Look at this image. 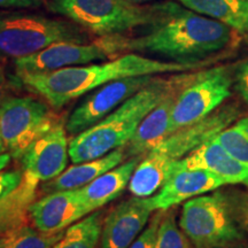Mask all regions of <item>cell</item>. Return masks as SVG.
I'll return each mask as SVG.
<instances>
[{
  "label": "cell",
  "mask_w": 248,
  "mask_h": 248,
  "mask_svg": "<svg viewBox=\"0 0 248 248\" xmlns=\"http://www.w3.org/2000/svg\"><path fill=\"white\" fill-rule=\"evenodd\" d=\"M151 8L150 22L141 26L138 35L102 37L111 54L141 52L179 63H200L226 47L233 36V29L226 24L177 2H160Z\"/></svg>",
  "instance_id": "1"
},
{
  "label": "cell",
  "mask_w": 248,
  "mask_h": 248,
  "mask_svg": "<svg viewBox=\"0 0 248 248\" xmlns=\"http://www.w3.org/2000/svg\"><path fill=\"white\" fill-rule=\"evenodd\" d=\"M200 63H179L125 53L100 64L68 67L44 74L17 76L22 85L37 93L54 108H61L88 92L123 78L153 76L159 74L184 73L202 66Z\"/></svg>",
  "instance_id": "2"
},
{
  "label": "cell",
  "mask_w": 248,
  "mask_h": 248,
  "mask_svg": "<svg viewBox=\"0 0 248 248\" xmlns=\"http://www.w3.org/2000/svg\"><path fill=\"white\" fill-rule=\"evenodd\" d=\"M178 85L179 82L175 79L170 82L154 78L109 115L74 136L69 142L71 162L75 164L99 159L125 146L145 116Z\"/></svg>",
  "instance_id": "3"
},
{
  "label": "cell",
  "mask_w": 248,
  "mask_h": 248,
  "mask_svg": "<svg viewBox=\"0 0 248 248\" xmlns=\"http://www.w3.org/2000/svg\"><path fill=\"white\" fill-rule=\"evenodd\" d=\"M88 30L70 20L28 12L0 11V57L20 59L59 42L85 44Z\"/></svg>",
  "instance_id": "4"
},
{
  "label": "cell",
  "mask_w": 248,
  "mask_h": 248,
  "mask_svg": "<svg viewBox=\"0 0 248 248\" xmlns=\"http://www.w3.org/2000/svg\"><path fill=\"white\" fill-rule=\"evenodd\" d=\"M51 12L101 37L122 35L150 22L152 8L128 0H47Z\"/></svg>",
  "instance_id": "5"
},
{
  "label": "cell",
  "mask_w": 248,
  "mask_h": 248,
  "mask_svg": "<svg viewBox=\"0 0 248 248\" xmlns=\"http://www.w3.org/2000/svg\"><path fill=\"white\" fill-rule=\"evenodd\" d=\"M179 228L194 248H214L246 239L235 222L225 192L198 195L183 204Z\"/></svg>",
  "instance_id": "6"
},
{
  "label": "cell",
  "mask_w": 248,
  "mask_h": 248,
  "mask_svg": "<svg viewBox=\"0 0 248 248\" xmlns=\"http://www.w3.org/2000/svg\"><path fill=\"white\" fill-rule=\"evenodd\" d=\"M233 80L228 67L210 68L190 77L176 95L171 114V133L204 119L231 95Z\"/></svg>",
  "instance_id": "7"
},
{
  "label": "cell",
  "mask_w": 248,
  "mask_h": 248,
  "mask_svg": "<svg viewBox=\"0 0 248 248\" xmlns=\"http://www.w3.org/2000/svg\"><path fill=\"white\" fill-rule=\"evenodd\" d=\"M59 121L47 105L32 97H11L0 106V132L14 159L24 153Z\"/></svg>",
  "instance_id": "8"
},
{
  "label": "cell",
  "mask_w": 248,
  "mask_h": 248,
  "mask_svg": "<svg viewBox=\"0 0 248 248\" xmlns=\"http://www.w3.org/2000/svg\"><path fill=\"white\" fill-rule=\"evenodd\" d=\"M153 79V76L129 77L99 88L73 110L66 124L67 132L76 136L91 128Z\"/></svg>",
  "instance_id": "9"
},
{
  "label": "cell",
  "mask_w": 248,
  "mask_h": 248,
  "mask_svg": "<svg viewBox=\"0 0 248 248\" xmlns=\"http://www.w3.org/2000/svg\"><path fill=\"white\" fill-rule=\"evenodd\" d=\"M238 117L239 108L235 105L217 108L204 119L172 132L154 147L151 153L173 167L175 162L182 160L203 142L215 138L219 132L234 123Z\"/></svg>",
  "instance_id": "10"
},
{
  "label": "cell",
  "mask_w": 248,
  "mask_h": 248,
  "mask_svg": "<svg viewBox=\"0 0 248 248\" xmlns=\"http://www.w3.org/2000/svg\"><path fill=\"white\" fill-rule=\"evenodd\" d=\"M111 55L110 49L101 40L85 44L59 42L28 57L15 59L14 67L16 76L44 74L78 64L80 66L106 60Z\"/></svg>",
  "instance_id": "11"
},
{
  "label": "cell",
  "mask_w": 248,
  "mask_h": 248,
  "mask_svg": "<svg viewBox=\"0 0 248 248\" xmlns=\"http://www.w3.org/2000/svg\"><path fill=\"white\" fill-rule=\"evenodd\" d=\"M69 157L66 125L59 121L24 153V178L37 185L52 181L66 170Z\"/></svg>",
  "instance_id": "12"
},
{
  "label": "cell",
  "mask_w": 248,
  "mask_h": 248,
  "mask_svg": "<svg viewBox=\"0 0 248 248\" xmlns=\"http://www.w3.org/2000/svg\"><path fill=\"white\" fill-rule=\"evenodd\" d=\"M152 209L148 198L132 197L111 210L101 229V248H129L144 231Z\"/></svg>",
  "instance_id": "13"
},
{
  "label": "cell",
  "mask_w": 248,
  "mask_h": 248,
  "mask_svg": "<svg viewBox=\"0 0 248 248\" xmlns=\"http://www.w3.org/2000/svg\"><path fill=\"white\" fill-rule=\"evenodd\" d=\"M88 215L78 190L52 192L31 203L29 208V217L35 228L46 233L66 230Z\"/></svg>",
  "instance_id": "14"
},
{
  "label": "cell",
  "mask_w": 248,
  "mask_h": 248,
  "mask_svg": "<svg viewBox=\"0 0 248 248\" xmlns=\"http://www.w3.org/2000/svg\"><path fill=\"white\" fill-rule=\"evenodd\" d=\"M226 183L215 173L203 169L175 170L162 187L148 197L152 209L164 210L187 201L192 198L215 191Z\"/></svg>",
  "instance_id": "15"
},
{
  "label": "cell",
  "mask_w": 248,
  "mask_h": 248,
  "mask_svg": "<svg viewBox=\"0 0 248 248\" xmlns=\"http://www.w3.org/2000/svg\"><path fill=\"white\" fill-rule=\"evenodd\" d=\"M179 169L208 170L222 178L226 185L243 184L248 187V166L229 153L216 138L203 142L175 162L172 172Z\"/></svg>",
  "instance_id": "16"
},
{
  "label": "cell",
  "mask_w": 248,
  "mask_h": 248,
  "mask_svg": "<svg viewBox=\"0 0 248 248\" xmlns=\"http://www.w3.org/2000/svg\"><path fill=\"white\" fill-rule=\"evenodd\" d=\"M177 88L171 90L141 121L132 138L126 144V155L131 157L146 155L171 135L170 124L173 104L178 93Z\"/></svg>",
  "instance_id": "17"
},
{
  "label": "cell",
  "mask_w": 248,
  "mask_h": 248,
  "mask_svg": "<svg viewBox=\"0 0 248 248\" xmlns=\"http://www.w3.org/2000/svg\"><path fill=\"white\" fill-rule=\"evenodd\" d=\"M140 159L141 156L131 157L126 162L102 173L84 187L77 188L80 200L89 214L99 210L105 204L116 199L125 187H128L132 173L140 162Z\"/></svg>",
  "instance_id": "18"
},
{
  "label": "cell",
  "mask_w": 248,
  "mask_h": 248,
  "mask_svg": "<svg viewBox=\"0 0 248 248\" xmlns=\"http://www.w3.org/2000/svg\"><path fill=\"white\" fill-rule=\"evenodd\" d=\"M125 156L126 154L123 148H117L99 159L75 163V166L64 170L57 178L49 181L45 186V191L52 193L57 191L77 190L84 187L102 173L109 171L122 163Z\"/></svg>",
  "instance_id": "19"
},
{
  "label": "cell",
  "mask_w": 248,
  "mask_h": 248,
  "mask_svg": "<svg viewBox=\"0 0 248 248\" xmlns=\"http://www.w3.org/2000/svg\"><path fill=\"white\" fill-rule=\"evenodd\" d=\"M195 13L226 24L240 33L248 32V0H177Z\"/></svg>",
  "instance_id": "20"
},
{
  "label": "cell",
  "mask_w": 248,
  "mask_h": 248,
  "mask_svg": "<svg viewBox=\"0 0 248 248\" xmlns=\"http://www.w3.org/2000/svg\"><path fill=\"white\" fill-rule=\"evenodd\" d=\"M171 172L172 166L150 152L133 171L128 185L129 191L133 197H152L162 187Z\"/></svg>",
  "instance_id": "21"
},
{
  "label": "cell",
  "mask_w": 248,
  "mask_h": 248,
  "mask_svg": "<svg viewBox=\"0 0 248 248\" xmlns=\"http://www.w3.org/2000/svg\"><path fill=\"white\" fill-rule=\"evenodd\" d=\"M37 186L23 178L13 193L0 201V238L27 222L31 203L36 199Z\"/></svg>",
  "instance_id": "22"
},
{
  "label": "cell",
  "mask_w": 248,
  "mask_h": 248,
  "mask_svg": "<svg viewBox=\"0 0 248 248\" xmlns=\"http://www.w3.org/2000/svg\"><path fill=\"white\" fill-rule=\"evenodd\" d=\"M101 212H93L64 231L53 248H97L102 229Z\"/></svg>",
  "instance_id": "23"
},
{
  "label": "cell",
  "mask_w": 248,
  "mask_h": 248,
  "mask_svg": "<svg viewBox=\"0 0 248 248\" xmlns=\"http://www.w3.org/2000/svg\"><path fill=\"white\" fill-rule=\"evenodd\" d=\"M66 230L46 233L23 224L1 237V248H53Z\"/></svg>",
  "instance_id": "24"
},
{
  "label": "cell",
  "mask_w": 248,
  "mask_h": 248,
  "mask_svg": "<svg viewBox=\"0 0 248 248\" xmlns=\"http://www.w3.org/2000/svg\"><path fill=\"white\" fill-rule=\"evenodd\" d=\"M215 138L235 159L248 166V116L238 119Z\"/></svg>",
  "instance_id": "25"
},
{
  "label": "cell",
  "mask_w": 248,
  "mask_h": 248,
  "mask_svg": "<svg viewBox=\"0 0 248 248\" xmlns=\"http://www.w3.org/2000/svg\"><path fill=\"white\" fill-rule=\"evenodd\" d=\"M155 248H190L188 239L183 233L181 228H178L172 215L162 217Z\"/></svg>",
  "instance_id": "26"
},
{
  "label": "cell",
  "mask_w": 248,
  "mask_h": 248,
  "mask_svg": "<svg viewBox=\"0 0 248 248\" xmlns=\"http://www.w3.org/2000/svg\"><path fill=\"white\" fill-rule=\"evenodd\" d=\"M225 194L235 222L241 230L248 234V192L234 190L225 192Z\"/></svg>",
  "instance_id": "27"
},
{
  "label": "cell",
  "mask_w": 248,
  "mask_h": 248,
  "mask_svg": "<svg viewBox=\"0 0 248 248\" xmlns=\"http://www.w3.org/2000/svg\"><path fill=\"white\" fill-rule=\"evenodd\" d=\"M162 217L163 214L161 213V210H159V213L153 216V218L144 229V231L138 235L137 239L133 241L129 248H155V246H156L157 231H159Z\"/></svg>",
  "instance_id": "28"
},
{
  "label": "cell",
  "mask_w": 248,
  "mask_h": 248,
  "mask_svg": "<svg viewBox=\"0 0 248 248\" xmlns=\"http://www.w3.org/2000/svg\"><path fill=\"white\" fill-rule=\"evenodd\" d=\"M24 178L23 171L13 170V171H0V201L13 193L22 184Z\"/></svg>",
  "instance_id": "29"
},
{
  "label": "cell",
  "mask_w": 248,
  "mask_h": 248,
  "mask_svg": "<svg viewBox=\"0 0 248 248\" xmlns=\"http://www.w3.org/2000/svg\"><path fill=\"white\" fill-rule=\"evenodd\" d=\"M20 85H22V82H21V79L17 76H9L0 68V106L8 98L13 97L12 93L20 88Z\"/></svg>",
  "instance_id": "30"
},
{
  "label": "cell",
  "mask_w": 248,
  "mask_h": 248,
  "mask_svg": "<svg viewBox=\"0 0 248 248\" xmlns=\"http://www.w3.org/2000/svg\"><path fill=\"white\" fill-rule=\"evenodd\" d=\"M234 78L235 89L248 106V59L238 66Z\"/></svg>",
  "instance_id": "31"
},
{
  "label": "cell",
  "mask_w": 248,
  "mask_h": 248,
  "mask_svg": "<svg viewBox=\"0 0 248 248\" xmlns=\"http://www.w3.org/2000/svg\"><path fill=\"white\" fill-rule=\"evenodd\" d=\"M38 4L39 0H0V8H30Z\"/></svg>",
  "instance_id": "32"
},
{
  "label": "cell",
  "mask_w": 248,
  "mask_h": 248,
  "mask_svg": "<svg viewBox=\"0 0 248 248\" xmlns=\"http://www.w3.org/2000/svg\"><path fill=\"white\" fill-rule=\"evenodd\" d=\"M214 248H248V241L246 239H238L229 241V243L219 245V246Z\"/></svg>",
  "instance_id": "33"
},
{
  "label": "cell",
  "mask_w": 248,
  "mask_h": 248,
  "mask_svg": "<svg viewBox=\"0 0 248 248\" xmlns=\"http://www.w3.org/2000/svg\"><path fill=\"white\" fill-rule=\"evenodd\" d=\"M12 155L9 153H1L0 154V171H2L11 162Z\"/></svg>",
  "instance_id": "34"
},
{
  "label": "cell",
  "mask_w": 248,
  "mask_h": 248,
  "mask_svg": "<svg viewBox=\"0 0 248 248\" xmlns=\"http://www.w3.org/2000/svg\"><path fill=\"white\" fill-rule=\"evenodd\" d=\"M5 152H6V148H5L4 141H2L1 132H0V154H1V153H5Z\"/></svg>",
  "instance_id": "35"
},
{
  "label": "cell",
  "mask_w": 248,
  "mask_h": 248,
  "mask_svg": "<svg viewBox=\"0 0 248 248\" xmlns=\"http://www.w3.org/2000/svg\"><path fill=\"white\" fill-rule=\"evenodd\" d=\"M130 2H133V4H140V2L144 1H148V0H128Z\"/></svg>",
  "instance_id": "36"
},
{
  "label": "cell",
  "mask_w": 248,
  "mask_h": 248,
  "mask_svg": "<svg viewBox=\"0 0 248 248\" xmlns=\"http://www.w3.org/2000/svg\"><path fill=\"white\" fill-rule=\"evenodd\" d=\"M0 248H1V238H0Z\"/></svg>",
  "instance_id": "37"
}]
</instances>
